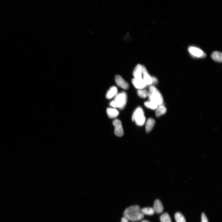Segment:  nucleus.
Here are the masks:
<instances>
[{
	"mask_svg": "<svg viewBox=\"0 0 222 222\" xmlns=\"http://www.w3.org/2000/svg\"><path fill=\"white\" fill-rule=\"evenodd\" d=\"M124 217L132 222L138 221L142 220L144 215L140 207L137 205L132 206L126 209L123 213Z\"/></svg>",
	"mask_w": 222,
	"mask_h": 222,
	"instance_id": "1",
	"label": "nucleus"
},
{
	"mask_svg": "<svg viewBox=\"0 0 222 222\" xmlns=\"http://www.w3.org/2000/svg\"><path fill=\"white\" fill-rule=\"evenodd\" d=\"M127 100L126 93L125 92H122L115 96L114 100L110 103V105L114 108H118L122 109L125 107Z\"/></svg>",
	"mask_w": 222,
	"mask_h": 222,
	"instance_id": "2",
	"label": "nucleus"
},
{
	"mask_svg": "<svg viewBox=\"0 0 222 222\" xmlns=\"http://www.w3.org/2000/svg\"><path fill=\"white\" fill-rule=\"evenodd\" d=\"M150 93L148 96L150 101L161 106L163 102V98L159 91L155 87L151 86L149 88Z\"/></svg>",
	"mask_w": 222,
	"mask_h": 222,
	"instance_id": "3",
	"label": "nucleus"
},
{
	"mask_svg": "<svg viewBox=\"0 0 222 222\" xmlns=\"http://www.w3.org/2000/svg\"><path fill=\"white\" fill-rule=\"evenodd\" d=\"M132 119V121H135L138 126H142L144 124L146 118L141 108L138 107L136 109L133 114Z\"/></svg>",
	"mask_w": 222,
	"mask_h": 222,
	"instance_id": "4",
	"label": "nucleus"
},
{
	"mask_svg": "<svg viewBox=\"0 0 222 222\" xmlns=\"http://www.w3.org/2000/svg\"><path fill=\"white\" fill-rule=\"evenodd\" d=\"M113 124L115 127L114 134L119 137L122 136L124 134V131L121 121L116 119L114 120Z\"/></svg>",
	"mask_w": 222,
	"mask_h": 222,
	"instance_id": "5",
	"label": "nucleus"
},
{
	"mask_svg": "<svg viewBox=\"0 0 222 222\" xmlns=\"http://www.w3.org/2000/svg\"><path fill=\"white\" fill-rule=\"evenodd\" d=\"M188 50L190 54L195 57L203 58L205 57L206 56L205 53L202 50L195 47H190Z\"/></svg>",
	"mask_w": 222,
	"mask_h": 222,
	"instance_id": "6",
	"label": "nucleus"
},
{
	"mask_svg": "<svg viewBox=\"0 0 222 222\" xmlns=\"http://www.w3.org/2000/svg\"><path fill=\"white\" fill-rule=\"evenodd\" d=\"M115 80L116 84L120 87L125 90L129 88V84L121 76L116 75L115 78Z\"/></svg>",
	"mask_w": 222,
	"mask_h": 222,
	"instance_id": "7",
	"label": "nucleus"
},
{
	"mask_svg": "<svg viewBox=\"0 0 222 222\" xmlns=\"http://www.w3.org/2000/svg\"><path fill=\"white\" fill-rule=\"evenodd\" d=\"M132 82L134 87L139 90L142 89L147 85L143 78L141 79L133 78L132 80Z\"/></svg>",
	"mask_w": 222,
	"mask_h": 222,
	"instance_id": "8",
	"label": "nucleus"
},
{
	"mask_svg": "<svg viewBox=\"0 0 222 222\" xmlns=\"http://www.w3.org/2000/svg\"><path fill=\"white\" fill-rule=\"evenodd\" d=\"M142 75H143V79L147 85H150L153 84L152 77L149 74L146 68L142 66Z\"/></svg>",
	"mask_w": 222,
	"mask_h": 222,
	"instance_id": "9",
	"label": "nucleus"
},
{
	"mask_svg": "<svg viewBox=\"0 0 222 222\" xmlns=\"http://www.w3.org/2000/svg\"><path fill=\"white\" fill-rule=\"evenodd\" d=\"M142 66L141 65H138L135 68L133 75L134 78L137 79H141L142 78Z\"/></svg>",
	"mask_w": 222,
	"mask_h": 222,
	"instance_id": "10",
	"label": "nucleus"
},
{
	"mask_svg": "<svg viewBox=\"0 0 222 222\" xmlns=\"http://www.w3.org/2000/svg\"><path fill=\"white\" fill-rule=\"evenodd\" d=\"M153 208L155 213L158 214L162 213L164 209L161 202L159 199H157L155 201Z\"/></svg>",
	"mask_w": 222,
	"mask_h": 222,
	"instance_id": "11",
	"label": "nucleus"
},
{
	"mask_svg": "<svg viewBox=\"0 0 222 222\" xmlns=\"http://www.w3.org/2000/svg\"><path fill=\"white\" fill-rule=\"evenodd\" d=\"M118 89L115 86L111 87L108 92L106 97L108 99H111L117 94Z\"/></svg>",
	"mask_w": 222,
	"mask_h": 222,
	"instance_id": "12",
	"label": "nucleus"
},
{
	"mask_svg": "<svg viewBox=\"0 0 222 222\" xmlns=\"http://www.w3.org/2000/svg\"><path fill=\"white\" fill-rule=\"evenodd\" d=\"M107 112L108 117L110 119H114L116 118L119 115V111L115 109L108 108Z\"/></svg>",
	"mask_w": 222,
	"mask_h": 222,
	"instance_id": "13",
	"label": "nucleus"
},
{
	"mask_svg": "<svg viewBox=\"0 0 222 222\" xmlns=\"http://www.w3.org/2000/svg\"><path fill=\"white\" fill-rule=\"evenodd\" d=\"M155 124V121L153 119L151 118L148 120L146 126V130L147 133H149L151 131Z\"/></svg>",
	"mask_w": 222,
	"mask_h": 222,
	"instance_id": "14",
	"label": "nucleus"
},
{
	"mask_svg": "<svg viewBox=\"0 0 222 222\" xmlns=\"http://www.w3.org/2000/svg\"><path fill=\"white\" fill-rule=\"evenodd\" d=\"M211 57L214 61L221 62L222 60V54L221 53L217 51L214 52L212 54Z\"/></svg>",
	"mask_w": 222,
	"mask_h": 222,
	"instance_id": "15",
	"label": "nucleus"
},
{
	"mask_svg": "<svg viewBox=\"0 0 222 222\" xmlns=\"http://www.w3.org/2000/svg\"><path fill=\"white\" fill-rule=\"evenodd\" d=\"M166 111V108L165 106L161 105L157 108L156 111V115L157 117H159L161 115L165 114Z\"/></svg>",
	"mask_w": 222,
	"mask_h": 222,
	"instance_id": "16",
	"label": "nucleus"
},
{
	"mask_svg": "<svg viewBox=\"0 0 222 222\" xmlns=\"http://www.w3.org/2000/svg\"><path fill=\"white\" fill-rule=\"evenodd\" d=\"M141 211L144 215H152L155 213L153 208L151 207L143 208L141 209Z\"/></svg>",
	"mask_w": 222,
	"mask_h": 222,
	"instance_id": "17",
	"label": "nucleus"
},
{
	"mask_svg": "<svg viewBox=\"0 0 222 222\" xmlns=\"http://www.w3.org/2000/svg\"><path fill=\"white\" fill-rule=\"evenodd\" d=\"M144 104L146 107L152 110L157 109L158 106L156 103L150 101L145 102Z\"/></svg>",
	"mask_w": 222,
	"mask_h": 222,
	"instance_id": "18",
	"label": "nucleus"
},
{
	"mask_svg": "<svg viewBox=\"0 0 222 222\" xmlns=\"http://www.w3.org/2000/svg\"><path fill=\"white\" fill-rule=\"evenodd\" d=\"M149 93L150 92H148L146 90L139 89L137 91V94L138 96L139 97L143 99H145L147 96H148Z\"/></svg>",
	"mask_w": 222,
	"mask_h": 222,
	"instance_id": "19",
	"label": "nucleus"
},
{
	"mask_svg": "<svg viewBox=\"0 0 222 222\" xmlns=\"http://www.w3.org/2000/svg\"><path fill=\"white\" fill-rule=\"evenodd\" d=\"M161 222H172L171 218L167 213L163 214L160 217Z\"/></svg>",
	"mask_w": 222,
	"mask_h": 222,
	"instance_id": "20",
	"label": "nucleus"
},
{
	"mask_svg": "<svg viewBox=\"0 0 222 222\" xmlns=\"http://www.w3.org/2000/svg\"><path fill=\"white\" fill-rule=\"evenodd\" d=\"M175 217L176 222H186L184 217L180 213L178 212L175 214Z\"/></svg>",
	"mask_w": 222,
	"mask_h": 222,
	"instance_id": "21",
	"label": "nucleus"
},
{
	"mask_svg": "<svg viewBox=\"0 0 222 222\" xmlns=\"http://www.w3.org/2000/svg\"><path fill=\"white\" fill-rule=\"evenodd\" d=\"M201 222H208V219L204 213H202V215Z\"/></svg>",
	"mask_w": 222,
	"mask_h": 222,
	"instance_id": "22",
	"label": "nucleus"
},
{
	"mask_svg": "<svg viewBox=\"0 0 222 222\" xmlns=\"http://www.w3.org/2000/svg\"><path fill=\"white\" fill-rule=\"evenodd\" d=\"M121 222H129V220L125 217H123L121 219Z\"/></svg>",
	"mask_w": 222,
	"mask_h": 222,
	"instance_id": "23",
	"label": "nucleus"
},
{
	"mask_svg": "<svg viewBox=\"0 0 222 222\" xmlns=\"http://www.w3.org/2000/svg\"><path fill=\"white\" fill-rule=\"evenodd\" d=\"M152 79H153V84H156L157 82V79L154 77H152Z\"/></svg>",
	"mask_w": 222,
	"mask_h": 222,
	"instance_id": "24",
	"label": "nucleus"
},
{
	"mask_svg": "<svg viewBox=\"0 0 222 222\" xmlns=\"http://www.w3.org/2000/svg\"><path fill=\"white\" fill-rule=\"evenodd\" d=\"M141 222H149L147 220H143Z\"/></svg>",
	"mask_w": 222,
	"mask_h": 222,
	"instance_id": "25",
	"label": "nucleus"
}]
</instances>
